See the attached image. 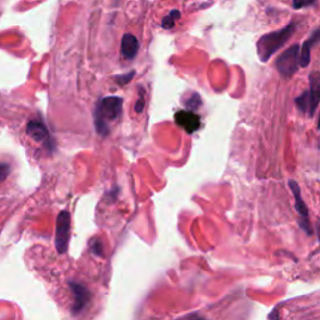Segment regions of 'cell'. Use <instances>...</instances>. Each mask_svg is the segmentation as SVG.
Here are the masks:
<instances>
[{
    "mask_svg": "<svg viewBox=\"0 0 320 320\" xmlns=\"http://www.w3.org/2000/svg\"><path fill=\"white\" fill-rule=\"evenodd\" d=\"M295 30H296V23H290L280 30L271 31L263 35L256 43V50L260 60L263 63L269 60L292 38Z\"/></svg>",
    "mask_w": 320,
    "mask_h": 320,
    "instance_id": "obj_1",
    "label": "cell"
},
{
    "mask_svg": "<svg viewBox=\"0 0 320 320\" xmlns=\"http://www.w3.org/2000/svg\"><path fill=\"white\" fill-rule=\"evenodd\" d=\"M123 100L119 97H106L98 103L94 112L95 129L101 135H108V122H114L120 117Z\"/></svg>",
    "mask_w": 320,
    "mask_h": 320,
    "instance_id": "obj_2",
    "label": "cell"
},
{
    "mask_svg": "<svg viewBox=\"0 0 320 320\" xmlns=\"http://www.w3.org/2000/svg\"><path fill=\"white\" fill-rule=\"evenodd\" d=\"M320 101V72H313L309 75V90L295 99L299 110L313 117Z\"/></svg>",
    "mask_w": 320,
    "mask_h": 320,
    "instance_id": "obj_3",
    "label": "cell"
},
{
    "mask_svg": "<svg viewBox=\"0 0 320 320\" xmlns=\"http://www.w3.org/2000/svg\"><path fill=\"white\" fill-rule=\"evenodd\" d=\"M300 65V47L298 44L292 45L287 50L283 51L275 61L278 72L284 78H290L298 72Z\"/></svg>",
    "mask_w": 320,
    "mask_h": 320,
    "instance_id": "obj_4",
    "label": "cell"
},
{
    "mask_svg": "<svg viewBox=\"0 0 320 320\" xmlns=\"http://www.w3.org/2000/svg\"><path fill=\"white\" fill-rule=\"evenodd\" d=\"M70 213L68 210H63L59 213L56 218V230H55V248L59 254H64L68 250L70 238Z\"/></svg>",
    "mask_w": 320,
    "mask_h": 320,
    "instance_id": "obj_5",
    "label": "cell"
},
{
    "mask_svg": "<svg viewBox=\"0 0 320 320\" xmlns=\"http://www.w3.org/2000/svg\"><path fill=\"white\" fill-rule=\"evenodd\" d=\"M289 187L290 189L293 190V194H294L296 210H298L299 214L303 217V219L299 222V225H300V228H303L304 230L306 231V234H312V228H310V224H309V213H308V208H306L305 203H304L303 200V197H301L300 187H299L298 183H296L295 180L289 181Z\"/></svg>",
    "mask_w": 320,
    "mask_h": 320,
    "instance_id": "obj_6",
    "label": "cell"
},
{
    "mask_svg": "<svg viewBox=\"0 0 320 320\" xmlns=\"http://www.w3.org/2000/svg\"><path fill=\"white\" fill-rule=\"evenodd\" d=\"M175 123L188 134L195 133L200 128V117L192 110H180L175 114Z\"/></svg>",
    "mask_w": 320,
    "mask_h": 320,
    "instance_id": "obj_7",
    "label": "cell"
},
{
    "mask_svg": "<svg viewBox=\"0 0 320 320\" xmlns=\"http://www.w3.org/2000/svg\"><path fill=\"white\" fill-rule=\"evenodd\" d=\"M69 285L72 288L73 294L75 296V305L73 306V314H79L89 303L90 293L83 284H79L76 281H70Z\"/></svg>",
    "mask_w": 320,
    "mask_h": 320,
    "instance_id": "obj_8",
    "label": "cell"
},
{
    "mask_svg": "<svg viewBox=\"0 0 320 320\" xmlns=\"http://www.w3.org/2000/svg\"><path fill=\"white\" fill-rule=\"evenodd\" d=\"M26 133L36 142H48V140H50L49 131H48L47 126L44 125V123L42 120H30L28 123V126H26Z\"/></svg>",
    "mask_w": 320,
    "mask_h": 320,
    "instance_id": "obj_9",
    "label": "cell"
},
{
    "mask_svg": "<svg viewBox=\"0 0 320 320\" xmlns=\"http://www.w3.org/2000/svg\"><path fill=\"white\" fill-rule=\"evenodd\" d=\"M123 56L128 60H131L137 56L138 50H139V42L133 34H125L123 36L122 45H120Z\"/></svg>",
    "mask_w": 320,
    "mask_h": 320,
    "instance_id": "obj_10",
    "label": "cell"
},
{
    "mask_svg": "<svg viewBox=\"0 0 320 320\" xmlns=\"http://www.w3.org/2000/svg\"><path fill=\"white\" fill-rule=\"evenodd\" d=\"M320 42V29H317L314 33L310 35V38L308 40H305L301 47L300 50V67L306 68L310 63V50L315 44Z\"/></svg>",
    "mask_w": 320,
    "mask_h": 320,
    "instance_id": "obj_11",
    "label": "cell"
},
{
    "mask_svg": "<svg viewBox=\"0 0 320 320\" xmlns=\"http://www.w3.org/2000/svg\"><path fill=\"white\" fill-rule=\"evenodd\" d=\"M178 19H180V11L179 10L170 11V14L163 19V23H162L163 28L172 29L174 25H175V22Z\"/></svg>",
    "mask_w": 320,
    "mask_h": 320,
    "instance_id": "obj_12",
    "label": "cell"
},
{
    "mask_svg": "<svg viewBox=\"0 0 320 320\" xmlns=\"http://www.w3.org/2000/svg\"><path fill=\"white\" fill-rule=\"evenodd\" d=\"M103 243L100 242L99 239H93L90 242V250L93 251V254H95L97 256H101L103 255Z\"/></svg>",
    "mask_w": 320,
    "mask_h": 320,
    "instance_id": "obj_13",
    "label": "cell"
},
{
    "mask_svg": "<svg viewBox=\"0 0 320 320\" xmlns=\"http://www.w3.org/2000/svg\"><path fill=\"white\" fill-rule=\"evenodd\" d=\"M201 104V99L197 93H193L192 94V99L185 101V105L188 108H190V110H195V109H198V106Z\"/></svg>",
    "mask_w": 320,
    "mask_h": 320,
    "instance_id": "obj_14",
    "label": "cell"
},
{
    "mask_svg": "<svg viewBox=\"0 0 320 320\" xmlns=\"http://www.w3.org/2000/svg\"><path fill=\"white\" fill-rule=\"evenodd\" d=\"M317 0H293V8L294 9H303L306 6L314 5Z\"/></svg>",
    "mask_w": 320,
    "mask_h": 320,
    "instance_id": "obj_15",
    "label": "cell"
},
{
    "mask_svg": "<svg viewBox=\"0 0 320 320\" xmlns=\"http://www.w3.org/2000/svg\"><path fill=\"white\" fill-rule=\"evenodd\" d=\"M10 165L6 163H0V181H4L10 174Z\"/></svg>",
    "mask_w": 320,
    "mask_h": 320,
    "instance_id": "obj_16",
    "label": "cell"
},
{
    "mask_svg": "<svg viewBox=\"0 0 320 320\" xmlns=\"http://www.w3.org/2000/svg\"><path fill=\"white\" fill-rule=\"evenodd\" d=\"M134 74H135L134 72L128 73V74H123V75L117 76V78H115V81H117V83H119V84H122V85H123V84H126V83H129V81L131 80V78L134 76Z\"/></svg>",
    "mask_w": 320,
    "mask_h": 320,
    "instance_id": "obj_17",
    "label": "cell"
},
{
    "mask_svg": "<svg viewBox=\"0 0 320 320\" xmlns=\"http://www.w3.org/2000/svg\"><path fill=\"white\" fill-rule=\"evenodd\" d=\"M143 108H144V98H143V94L140 93L139 100H138L137 105H135V110H137L138 113H140L143 110Z\"/></svg>",
    "mask_w": 320,
    "mask_h": 320,
    "instance_id": "obj_18",
    "label": "cell"
},
{
    "mask_svg": "<svg viewBox=\"0 0 320 320\" xmlns=\"http://www.w3.org/2000/svg\"><path fill=\"white\" fill-rule=\"evenodd\" d=\"M318 235H319V239H320V220L319 223H318Z\"/></svg>",
    "mask_w": 320,
    "mask_h": 320,
    "instance_id": "obj_19",
    "label": "cell"
},
{
    "mask_svg": "<svg viewBox=\"0 0 320 320\" xmlns=\"http://www.w3.org/2000/svg\"><path fill=\"white\" fill-rule=\"evenodd\" d=\"M318 129H320V115H319V119H318Z\"/></svg>",
    "mask_w": 320,
    "mask_h": 320,
    "instance_id": "obj_20",
    "label": "cell"
}]
</instances>
